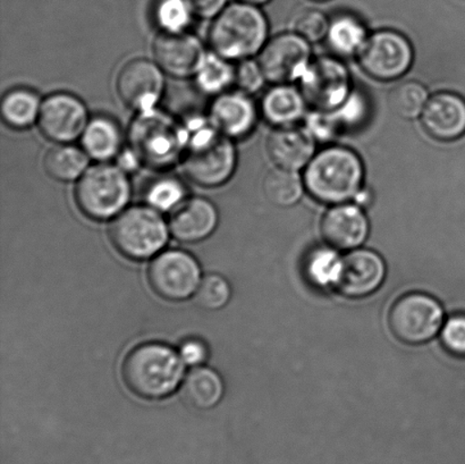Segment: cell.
I'll return each mask as SVG.
<instances>
[{
	"label": "cell",
	"mask_w": 465,
	"mask_h": 464,
	"mask_svg": "<svg viewBox=\"0 0 465 464\" xmlns=\"http://www.w3.org/2000/svg\"><path fill=\"white\" fill-rule=\"evenodd\" d=\"M179 354L185 366L200 367L207 360L208 349L202 341L191 339L181 345Z\"/></svg>",
	"instance_id": "f35d334b"
},
{
	"label": "cell",
	"mask_w": 465,
	"mask_h": 464,
	"mask_svg": "<svg viewBox=\"0 0 465 464\" xmlns=\"http://www.w3.org/2000/svg\"><path fill=\"white\" fill-rule=\"evenodd\" d=\"M341 258L339 250L326 245L314 248L304 258L303 272L305 279L314 288L335 289L339 277Z\"/></svg>",
	"instance_id": "83f0119b"
},
{
	"label": "cell",
	"mask_w": 465,
	"mask_h": 464,
	"mask_svg": "<svg viewBox=\"0 0 465 464\" xmlns=\"http://www.w3.org/2000/svg\"><path fill=\"white\" fill-rule=\"evenodd\" d=\"M440 334L446 351L454 357L465 358V315L450 317Z\"/></svg>",
	"instance_id": "8d00e7d4"
},
{
	"label": "cell",
	"mask_w": 465,
	"mask_h": 464,
	"mask_svg": "<svg viewBox=\"0 0 465 464\" xmlns=\"http://www.w3.org/2000/svg\"><path fill=\"white\" fill-rule=\"evenodd\" d=\"M186 143L182 166L193 183L203 188L225 184L234 174L237 154L232 139L211 120L195 118L185 125Z\"/></svg>",
	"instance_id": "6da1fadb"
},
{
	"label": "cell",
	"mask_w": 465,
	"mask_h": 464,
	"mask_svg": "<svg viewBox=\"0 0 465 464\" xmlns=\"http://www.w3.org/2000/svg\"><path fill=\"white\" fill-rule=\"evenodd\" d=\"M132 193L127 173L117 165L99 163L76 182L75 202L94 221H108L125 211Z\"/></svg>",
	"instance_id": "8992f818"
},
{
	"label": "cell",
	"mask_w": 465,
	"mask_h": 464,
	"mask_svg": "<svg viewBox=\"0 0 465 464\" xmlns=\"http://www.w3.org/2000/svg\"><path fill=\"white\" fill-rule=\"evenodd\" d=\"M194 15L215 18L226 7L227 0H186Z\"/></svg>",
	"instance_id": "ab89813d"
},
{
	"label": "cell",
	"mask_w": 465,
	"mask_h": 464,
	"mask_svg": "<svg viewBox=\"0 0 465 464\" xmlns=\"http://www.w3.org/2000/svg\"><path fill=\"white\" fill-rule=\"evenodd\" d=\"M386 263L380 253L355 249L341 258L335 289L349 299H362L381 289L386 279Z\"/></svg>",
	"instance_id": "9a60e30c"
},
{
	"label": "cell",
	"mask_w": 465,
	"mask_h": 464,
	"mask_svg": "<svg viewBox=\"0 0 465 464\" xmlns=\"http://www.w3.org/2000/svg\"><path fill=\"white\" fill-rule=\"evenodd\" d=\"M314 2H326V0H314Z\"/></svg>",
	"instance_id": "7bdbcfd3"
},
{
	"label": "cell",
	"mask_w": 465,
	"mask_h": 464,
	"mask_svg": "<svg viewBox=\"0 0 465 464\" xmlns=\"http://www.w3.org/2000/svg\"><path fill=\"white\" fill-rule=\"evenodd\" d=\"M194 79L202 93L220 95L235 84V67L231 65L230 61L213 52L207 54Z\"/></svg>",
	"instance_id": "f546056e"
},
{
	"label": "cell",
	"mask_w": 465,
	"mask_h": 464,
	"mask_svg": "<svg viewBox=\"0 0 465 464\" xmlns=\"http://www.w3.org/2000/svg\"><path fill=\"white\" fill-rule=\"evenodd\" d=\"M423 130L439 141H454L465 134V100L457 94L432 95L421 114Z\"/></svg>",
	"instance_id": "d6986e66"
},
{
	"label": "cell",
	"mask_w": 465,
	"mask_h": 464,
	"mask_svg": "<svg viewBox=\"0 0 465 464\" xmlns=\"http://www.w3.org/2000/svg\"><path fill=\"white\" fill-rule=\"evenodd\" d=\"M258 63L268 82L290 84L300 81L312 63L310 43L298 34H282L267 41Z\"/></svg>",
	"instance_id": "7c38bea8"
},
{
	"label": "cell",
	"mask_w": 465,
	"mask_h": 464,
	"mask_svg": "<svg viewBox=\"0 0 465 464\" xmlns=\"http://www.w3.org/2000/svg\"><path fill=\"white\" fill-rule=\"evenodd\" d=\"M154 62L177 79L195 76L207 56L202 41L188 32H161L153 44Z\"/></svg>",
	"instance_id": "2e32d148"
},
{
	"label": "cell",
	"mask_w": 465,
	"mask_h": 464,
	"mask_svg": "<svg viewBox=\"0 0 465 464\" xmlns=\"http://www.w3.org/2000/svg\"><path fill=\"white\" fill-rule=\"evenodd\" d=\"M90 157L84 149L70 143H58L44 158V167L53 180L70 183L79 181L89 168Z\"/></svg>",
	"instance_id": "d4e9b609"
},
{
	"label": "cell",
	"mask_w": 465,
	"mask_h": 464,
	"mask_svg": "<svg viewBox=\"0 0 465 464\" xmlns=\"http://www.w3.org/2000/svg\"><path fill=\"white\" fill-rule=\"evenodd\" d=\"M363 180L361 158L353 150L336 145L321 150L304 168L305 190L317 202L332 206L357 199Z\"/></svg>",
	"instance_id": "7a4b0ae2"
},
{
	"label": "cell",
	"mask_w": 465,
	"mask_h": 464,
	"mask_svg": "<svg viewBox=\"0 0 465 464\" xmlns=\"http://www.w3.org/2000/svg\"><path fill=\"white\" fill-rule=\"evenodd\" d=\"M41 102L34 90L15 88L5 94L2 100L3 121L15 130L29 129L38 122Z\"/></svg>",
	"instance_id": "4316f807"
},
{
	"label": "cell",
	"mask_w": 465,
	"mask_h": 464,
	"mask_svg": "<svg viewBox=\"0 0 465 464\" xmlns=\"http://www.w3.org/2000/svg\"><path fill=\"white\" fill-rule=\"evenodd\" d=\"M194 15L186 0H158L154 21L162 32H184Z\"/></svg>",
	"instance_id": "d6a6232c"
},
{
	"label": "cell",
	"mask_w": 465,
	"mask_h": 464,
	"mask_svg": "<svg viewBox=\"0 0 465 464\" xmlns=\"http://www.w3.org/2000/svg\"><path fill=\"white\" fill-rule=\"evenodd\" d=\"M262 189L266 198L275 206L291 207L302 198L303 176L299 172L276 167L264 176Z\"/></svg>",
	"instance_id": "f1b7e54d"
},
{
	"label": "cell",
	"mask_w": 465,
	"mask_h": 464,
	"mask_svg": "<svg viewBox=\"0 0 465 464\" xmlns=\"http://www.w3.org/2000/svg\"><path fill=\"white\" fill-rule=\"evenodd\" d=\"M220 222L217 208L204 198L185 199L172 212L170 231L180 242L195 243L209 238Z\"/></svg>",
	"instance_id": "ffe728a7"
},
{
	"label": "cell",
	"mask_w": 465,
	"mask_h": 464,
	"mask_svg": "<svg viewBox=\"0 0 465 464\" xmlns=\"http://www.w3.org/2000/svg\"><path fill=\"white\" fill-rule=\"evenodd\" d=\"M331 113L340 131L354 129L366 118L368 104L361 94H351L341 107Z\"/></svg>",
	"instance_id": "d590c367"
},
{
	"label": "cell",
	"mask_w": 465,
	"mask_h": 464,
	"mask_svg": "<svg viewBox=\"0 0 465 464\" xmlns=\"http://www.w3.org/2000/svg\"><path fill=\"white\" fill-rule=\"evenodd\" d=\"M300 91L314 111H335L351 94L348 68L335 57L314 59L300 79Z\"/></svg>",
	"instance_id": "8fae6325"
},
{
	"label": "cell",
	"mask_w": 465,
	"mask_h": 464,
	"mask_svg": "<svg viewBox=\"0 0 465 464\" xmlns=\"http://www.w3.org/2000/svg\"><path fill=\"white\" fill-rule=\"evenodd\" d=\"M411 43L399 32L382 30L369 35L358 54L360 66L372 79L389 82L398 80L411 68Z\"/></svg>",
	"instance_id": "30bf717a"
},
{
	"label": "cell",
	"mask_w": 465,
	"mask_h": 464,
	"mask_svg": "<svg viewBox=\"0 0 465 464\" xmlns=\"http://www.w3.org/2000/svg\"><path fill=\"white\" fill-rule=\"evenodd\" d=\"M444 309L430 294L411 292L396 300L389 313L391 333L400 342L420 345L440 333Z\"/></svg>",
	"instance_id": "ba28073f"
},
{
	"label": "cell",
	"mask_w": 465,
	"mask_h": 464,
	"mask_svg": "<svg viewBox=\"0 0 465 464\" xmlns=\"http://www.w3.org/2000/svg\"><path fill=\"white\" fill-rule=\"evenodd\" d=\"M118 97L136 113L152 111L165 89V76L156 62L138 58L126 63L116 80Z\"/></svg>",
	"instance_id": "4fadbf2b"
},
{
	"label": "cell",
	"mask_w": 465,
	"mask_h": 464,
	"mask_svg": "<svg viewBox=\"0 0 465 464\" xmlns=\"http://www.w3.org/2000/svg\"><path fill=\"white\" fill-rule=\"evenodd\" d=\"M367 38L362 21L348 14L332 18L326 36L328 47L341 57L358 56Z\"/></svg>",
	"instance_id": "484cf974"
},
{
	"label": "cell",
	"mask_w": 465,
	"mask_h": 464,
	"mask_svg": "<svg viewBox=\"0 0 465 464\" xmlns=\"http://www.w3.org/2000/svg\"><path fill=\"white\" fill-rule=\"evenodd\" d=\"M186 188L175 176H162L154 180L145 190V202L159 212L175 211L184 202Z\"/></svg>",
	"instance_id": "1f68e13d"
},
{
	"label": "cell",
	"mask_w": 465,
	"mask_h": 464,
	"mask_svg": "<svg viewBox=\"0 0 465 464\" xmlns=\"http://www.w3.org/2000/svg\"><path fill=\"white\" fill-rule=\"evenodd\" d=\"M430 100L426 86L417 81L400 84L391 91L389 103L391 112L404 120H414L421 116Z\"/></svg>",
	"instance_id": "4dcf8cb0"
},
{
	"label": "cell",
	"mask_w": 465,
	"mask_h": 464,
	"mask_svg": "<svg viewBox=\"0 0 465 464\" xmlns=\"http://www.w3.org/2000/svg\"><path fill=\"white\" fill-rule=\"evenodd\" d=\"M331 21L325 14L317 9H305L295 20V34L302 36L308 43H318L326 39Z\"/></svg>",
	"instance_id": "e575fe53"
},
{
	"label": "cell",
	"mask_w": 465,
	"mask_h": 464,
	"mask_svg": "<svg viewBox=\"0 0 465 464\" xmlns=\"http://www.w3.org/2000/svg\"><path fill=\"white\" fill-rule=\"evenodd\" d=\"M224 381L216 370L207 367H195L185 377L182 395L191 407L198 410H209L222 401Z\"/></svg>",
	"instance_id": "cb8c5ba5"
},
{
	"label": "cell",
	"mask_w": 465,
	"mask_h": 464,
	"mask_svg": "<svg viewBox=\"0 0 465 464\" xmlns=\"http://www.w3.org/2000/svg\"><path fill=\"white\" fill-rule=\"evenodd\" d=\"M267 152L276 167L299 172L316 154V140L305 127H276L269 135Z\"/></svg>",
	"instance_id": "44dd1931"
},
{
	"label": "cell",
	"mask_w": 465,
	"mask_h": 464,
	"mask_svg": "<svg viewBox=\"0 0 465 464\" xmlns=\"http://www.w3.org/2000/svg\"><path fill=\"white\" fill-rule=\"evenodd\" d=\"M308 104L299 89L275 84L263 94L262 114L273 127L295 126L302 120Z\"/></svg>",
	"instance_id": "7402d4cb"
},
{
	"label": "cell",
	"mask_w": 465,
	"mask_h": 464,
	"mask_svg": "<svg viewBox=\"0 0 465 464\" xmlns=\"http://www.w3.org/2000/svg\"><path fill=\"white\" fill-rule=\"evenodd\" d=\"M141 165L140 159L134 153V150H125L117 156V166L125 173H131Z\"/></svg>",
	"instance_id": "60d3db41"
},
{
	"label": "cell",
	"mask_w": 465,
	"mask_h": 464,
	"mask_svg": "<svg viewBox=\"0 0 465 464\" xmlns=\"http://www.w3.org/2000/svg\"><path fill=\"white\" fill-rule=\"evenodd\" d=\"M90 121L88 109L71 94L48 95L41 104L38 126L41 133L56 143H71L81 138Z\"/></svg>",
	"instance_id": "5bb4252c"
},
{
	"label": "cell",
	"mask_w": 465,
	"mask_h": 464,
	"mask_svg": "<svg viewBox=\"0 0 465 464\" xmlns=\"http://www.w3.org/2000/svg\"><path fill=\"white\" fill-rule=\"evenodd\" d=\"M170 232L162 212L147 204L127 208L116 216L109 229V238L122 256L141 262L162 252Z\"/></svg>",
	"instance_id": "52a82bcc"
},
{
	"label": "cell",
	"mask_w": 465,
	"mask_h": 464,
	"mask_svg": "<svg viewBox=\"0 0 465 464\" xmlns=\"http://www.w3.org/2000/svg\"><path fill=\"white\" fill-rule=\"evenodd\" d=\"M240 2L255 5V6H257V5H262V4L267 3V2H269V0H240Z\"/></svg>",
	"instance_id": "b9f144b4"
},
{
	"label": "cell",
	"mask_w": 465,
	"mask_h": 464,
	"mask_svg": "<svg viewBox=\"0 0 465 464\" xmlns=\"http://www.w3.org/2000/svg\"><path fill=\"white\" fill-rule=\"evenodd\" d=\"M148 280L159 297L180 302L197 293L202 283V270L193 254L182 250H168L153 259Z\"/></svg>",
	"instance_id": "9c48e42d"
},
{
	"label": "cell",
	"mask_w": 465,
	"mask_h": 464,
	"mask_svg": "<svg viewBox=\"0 0 465 464\" xmlns=\"http://www.w3.org/2000/svg\"><path fill=\"white\" fill-rule=\"evenodd\" d=\"M184 366L180 354L168 345L144 343L127 354L123 379L136 397L154 401L170 397L179 389Z\"/></svg>",
	"instance_id": "3957f363"
},
{
	"label": "cell",
	"mask_w": 465,
	"mask_h": 464,
	"mask_svg": "<svg viewBox=\"0 0 465 464\" xmlns=\"http://www.w3.org/2000/svg\"><path fill=\"white\" fill-rule=\"evenodd\" d=\"M258 109L250 94L235 91L217 95L209 120L230 139H242L254 130Z\"/></svg>",
	"instance_id": "ac0fdd59"
},
{
	"label": "cell",
	"mask_w": 465,
	"mask_h": 464,
	"mask_svg": "<svg viewBox=\"0 0 465 464\" xmlns=\"http://www.w3.org/2000/svg\"><path fill=\"white\" fill-rule=\"evenodd\" d=\"M262 67L252 59H243L235 67V84L242 93L254 94L262 89L266 82Z\"/></svg>",
	"instance_id": "74e56055"
},
{
	"label": "cell",
	"mask_w": 465,
	"mask_h": 464,
	"mask_svg": "<svg viewBox=\"0 0 465 464\" xmlns=\"http://www.w3.org/2000/svg\"><path fill=\"white\" fill-rule=\"evenodd\" d=\"M82 149L94 161L106 163L122 152V132L112 118H91L81 136Z\"/></svg>",
	"instance_id": "603a6c76"
},
{
	"label": "cell",
	"mask_w": 465,
	"mask_h": 464,
	"mask_svg": "<svg viewBox=\"0 0 465 464\" xmlns=\"http://www.w3.org/2000/svg\"><path fill=\"white\" fill-rule=\"evenodd\" d=\"M231 297L232 290L229 281L216 274L204 277L195 293L200 306L207 311H220L230 302Z\"/></svg>",
	"instance_id": "836d02e7"
},
{
	"label": "cell",
	"mask_w": 465,
	"mask_h": 464,
	"mask_svg": "<svg viewBox=\"0 0 465 464\" xmlns=\"http://www.w3.org/2000/svg\"><path fill=\"white\" fill-rule=\"evenodd\" d=\"M371 225L358 204L341 203L328 209L321 222V233L327 245L352 252L366 242Z\"/></svg>",
	"instance_id": "e0dca14e"
},
{
	"label": "cell",
	"mask_w": 465,
	"mask_h": 464,
	"mask_svg": "<svg viewBox=\"0 0 465 464\" xmlns=\"http://www.w3.org/2000/svg\"><path fill=\"white\" fill-rule=\"evenodd\" d=\"M268 22L255 5H229L213 18L209 29L213 52L227 61H243L262 52L267 43Z\"/></svg>",
	"instance_id": "277c9868"
},
{
	"label": "cell",
	"mask_w": 465,
	"mask_h": 464,
	"mask_svg": "<svg viewBox=\"0 0 465 464\" xmlns=\"http://www.w3.org/2000/svg\"><path fill=\"white\" fill-rule=\"evenodd\" d=\"M129 139L141 163L162 170L182 161L186 130L174 118L153 108L138 113L131 123Z\"/></svg>",
	"instance_id": "5b68a950"
}]
</instances>
